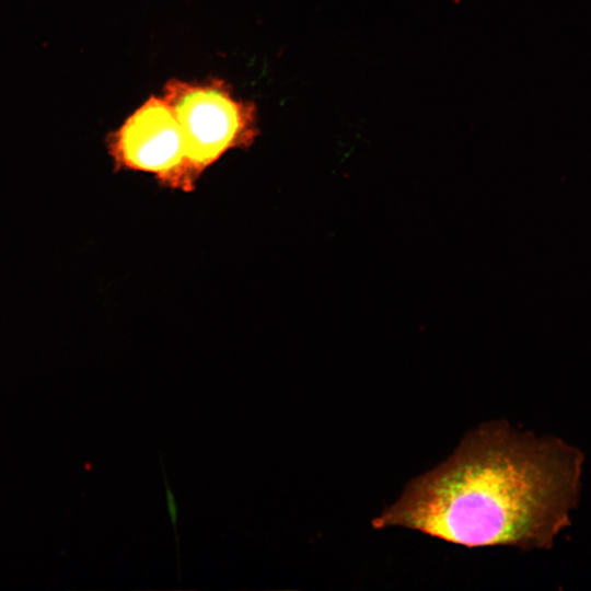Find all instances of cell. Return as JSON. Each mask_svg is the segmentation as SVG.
<instances>
[{"mask_svg":"<svg viewBox=\"0 0 591 591\" xmlns=\"http://www.w3.org/2000/svg\"><path fill=\"white\" fill-rule=\"evenodd\" d=\"M161 464H162L163 479H164V484H165L166 507H167V512H169L171 523H172L174 532H175L176 549H177V558H178V535H177L178 508H177V503H176V500H175V496H174V494H173V491H172V489H171V487L169 485L162 459H161Z\"/></svg>","mask_w":591,"mask_h":591,"instance_id":"cell-4","label":"cell"},{"mask_svg":"<svg viewBox=\"0 0 591 591\" xmlns=\"http://www.w3.org/2000/svg\"><path fill=\"white\" fill-rule=\"evenodd\" d=\"M163 97L181 126L195 183L228 151L248 148L258 135L254 104L235 99L220 81L172 80L165 84Z\"/></svg>","mask_w":591,"mask_h":591,"instance_id":"cell-2","label":"cell"},{"mask_svg":"<svg viewBox=\"0 0 591 591\" xmlns=\"http://www.w3.org/2000/svg\"><path fill=\"white\" fill-rule=\"evenodd\" d=\"M115 173H150L160 186L192 193L183 132L166 100L152 96L105 137Z\"/></svg>","mask_w":591,"mask_h":591,"instance_id":"cell-3","label":"cell"},{"mask_svg":"<svg viewBox=\"0 0 591 591\" xmlns=\"http://www.w3.org/2000/svg\"><path fill=\"white\" fill-rule=\"evenodd\" d=\"M582 463L581 452L560 439L484 424L372 524L467 547L547 548L578 503Z\"/></svg>","mask_w":591,"mask_h":591,"instance_id":"cell-1","label":"cell"}]
</instances>
